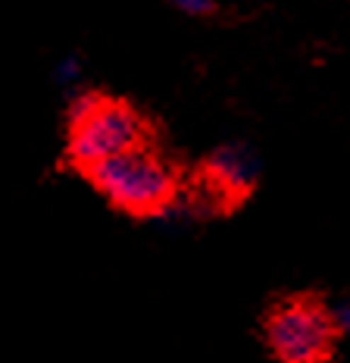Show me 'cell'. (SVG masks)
<instances>
[{"label": "cell", "mask_w": 350, "mask_h": 363, "mask_svg": "<svg viewBox=\"0 0 350 363\" xmlns=\"http://www.w3.org/2000/svg\"><path fill=\"white\" fill-rule=\"evenodd\" d=\"M94 191L128 216H154L172 203L179 182L172 166L144 141L81 169Z\"/></svg>", "instance_id": "6da1fadb"}, {"label": "cell", "mask_w": 350, "mask_h": 363, "mask_svg": "<svg viewBox=\"0 0 350 363\" xmlns=\"http://www.w3.org/2000/svg\"><path fill=\"white\" fill-rule=\"evenodd\" d=\"M147 141V123L128 104L101 94H81L69 107L66 163L75 172Z\"/></svg>", "instance_id": "7a4b0ae2"}, {"label": "cell", "mask_w": 350, "mask_h": 363, "mask_svg": "<svg viewBox=\"0 0 350 363\" xmlns=\"http://www.w3.org/2000/svg\"><path fill=\"white\" fill-rule=\"evenodd\" d=\"M266 338L278 360L316 363L325 360L338 338L334 316L313 298H294L278 304L266 320Z\"/></svg>", "instance_id": "3957f363"}, {"label": "cell", "mask_w": 350, "mask_h": 363, "mask_svg": "<svg viewBox=\"0 0 350 363\" xmlns=\"http://www.w3.org/2000/svg\"><path fill=\"white\" fill-rule=\"evenodd\" d=\"M210 179L213 188L222 194H247L250 191V179H254V169L241 154L235 150H222L210 160Z\"/></svg>", "instance_id": "277c9868"}, {"label": "cell", "mask_w": 350, "mask_h": 363, "mask_svg": "<svg viewBox=\"0 0 350 363\" xmlns=\"http://www.w3.org/2000/svg\"><path fill=\"white\" fill-rule=\"evenodd\" d=\"M185 10H191V13H203L210 6V0H179Z\"/></svg>", "instance_id": "5b68a950"}, {"label": "cell", "mask_w": 350, "mask_h": 363, "mask_svg": "<svg viewBox=\"0 0 350 363\" xmlns=\"http://www.w3.org/2000/svg\"><path fill=\"white\" fill-rule=\"evenodd\" d=\"M334 326H341V329H347V332H350V304H347V307H341V313L334 316Z\"/></svg>", "instance_id": "8992f818"}]
</instances>
